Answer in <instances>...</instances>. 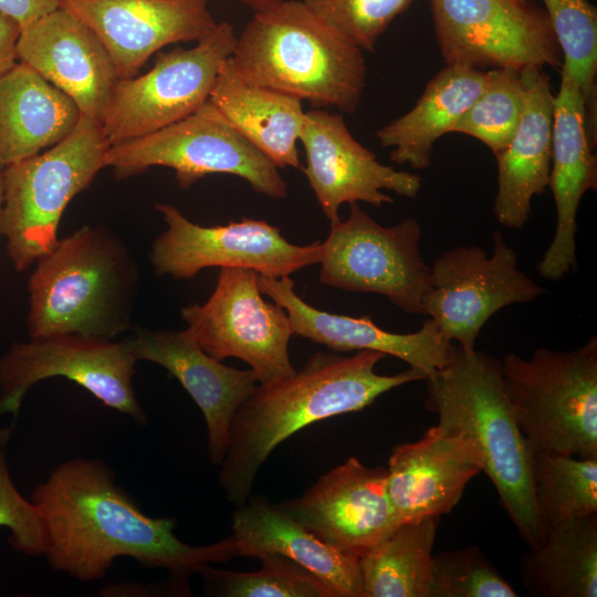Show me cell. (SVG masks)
<instances>
[{
    "mask_svg": "<svg viewBox=\"0 0 597 597\" xmlns=\"http://www.w3.org/2000/svg\"><path fill=\"white\" fill-rule=\"evenodd\" d=\"M31 501L42 520V555L53 569L80 580L102 578L116 558L132 557L187 582L206 565L238 556L233 536L203 546L181 542L175 520L146 515L100 460L60 464Z\"/></svg>",
    "mask_w": 597,
    "mask_h": 597,
    "instance_id": "6da1fadb",
    "label": "cell"
},
{
    "mask_svg": "<svg viewBox=\"0 0 597 597\" xmlns=\"http://www.w3.org/2000/svg\"><path fill=\"white\" fill-rule=\"evenodd\" d=\"M387 355L358 350L352 356L318 352L301 370L270 385H258L235 411L220 463L219 483L228 501L241 506L256 474L285 439L320 420L359 411L380 395L426 377L413 368L379 375Z\"/></svg>",
    "mask_w": 597,
    "mask_h": 597,
    "instance_id": "7a4b0ae2",
    "label": "cell"
},
{
    "mask_svg": "<svg viewBox=\"0 0 597 597\" xmlns=\"http://www.w3.org/2000/svg\"><path fill=\"white\" fill-rule=\"evenodd\" d=\"M426 380L425 407L439 423L471 439L522 540L530 548L541 546L545 533L535 505L533 454L506 396L501 362L452 343L448 362Z\"/></svg>",
    "mask_w": 597,
    "mask_h": 597,
    "instance_id": "3957f363",
    "label": "cell"
},
{
    "mask_svg": "<svg viewBox=\"0 0 597 597\" xmlns=\"http://www.w3.org/2000/svg\"><path fill=\"white\" fill-rule=\"evenodd\" d=\"M28 283L30 338L77 334L112 341L130 328L139 268L104 226H83L40 256Z\"/></svg>",
    "mask_w": 597,
    "mask_h": 597,
    "instance_id": "277c9868",
    "label": "cell"
},
{
    "mask_svg": "<svg viewBox=\"0 0 597 597\" xmlns=\"http://www.w3.org/2000/svg\"><path fill=\"white\" fill-rule=\"evenodd\" d=\"M362 51L302 1L282 0L254 12L229 60L250 83L354 113L366 80Z\"/></svg>",
    "mask_w": 597,
    "mask_h": 597,
    "instance_id": "5b68a950",
    "label": "cell"
},
{
    "mask_svg": "<svg viewBox=\"0 0 597 597\" xmlns=\"http://www.w3.org/2000/svg\"><path fill=\"white\" fill-rule=\"evenodd\" d=\"M506 396L532 454L597 458V338L569 352L541 347L501 363Z\"/></svg>",
    "mask_w": 597,
    "mask_h": 597,
    "instance_id": "8992f818",
    "label": "cell"
},
{
    "mask_svg": "<svg viewBox=\"0 0 597 597\" xmlns=\"http://www.w3.org/2000/svg\"><path fill=\"white\" fill-rule=\"evenodd\" d=\"M109 147L101 123L82 115L50 149L2 168V235L17 271L53 249L63 211L106 167Z\"/></svg>",
    "mask_w": 597,
    "mask_h": 597,
    "instance_id": "52a82bcc",
    "label": "cell"
},
{
    "mask_svg": "<svg viewBox=\"0 0 597 597\" xmlns=\"http://www.w3.org/2000/svg\"><path fill=\"white\" fill-rule=\"evenodd\" d=\"M106 167L117 179L154 166L175 170L181 188L212 174L233 175L271 199L287 195L279 168L207 101L189 116L148 135L111 145Z\"/></svg>",
    "mask_w": 597,
    "mask_h": 597,
    "instance_id": "ba28073f",
    "label": "cell"
},
{
    "mask_svg": "<svg viewBox=\"0 0 597 597\" xmlns=\"http://www.w3.org/2000/svg\"><path fill=\"white\" fill-rule=\"evenodd\" d=\"M421 227L413 218L384 227L358 205L344 221L331 223L321 243L320 282L352 292L377 293L410 314H425L430 266L419 249Z\"/></svg>",
    "mask_w": 597,
    "mask_h": 597,
    "instance_id": "9c48e42d",
    "label": "cell"
},
{
    "mask_svg": "<svg viewBox=\"0 0 597 597\" xmlns=\"http://www.w3.org/2000/svg\"><path fill=\"white\" fill-rule=\"evenodd\" d=\"M237 41L227 21L190 49L159 52L143 75L118 78L100 123L111 145L138 138L196 112L207 101Z\"/></svg>",
    "mask_w": 597,
    "mask_h": 597,
    "instance_id": "30bf717a",
    "label": "cell"
},
{
    "mask_svg": "<svg viewBox=\"0 0 597 597\" xmlns=\"http://www.w3.org/2000/svg\"><path fill=\"white\" fill-rule=\"evenodd\" d=\"M258 279L253 270L220 268L208 301L182 307L180 315L208 355L220 362L239 358L259 385H270L296 371L289 354L294 332L286 311L263 298Z\"/></svg>",
    "mask_w": 597,
    "mask_h": 597,
    "instance_id": "8fae6325",
    "label": "cell"
},
{
    "mask_svg": "<svg viewBox=\"0 0 597 597\" xmlns=\"http://www.w3.org/2000/svg\"><path fill=\"white\" fill-rule=\"evenodd\" d=\"M138 360L128 338L121 342L57 334L13 343L0 358V416H17L27 392L39 381L67 378L108 408L145 425L134 391Z\"/></svg>",
    "mask_w": 597,
    "mask_h": 597,
    "instance_id": "7c38bea8",
    "label": "cell"
},
{
    "mask_svg": "<svg viewBox=\"0 0 597 597\" xmlns=\"http://www.w3.org/2000/svg\"><path fill=\"white\" fill-rule=\"evenodd\" d=\"M167 230L151 244L154 272L190 280L202 269L242 268L269 277H283L316 263L321 242H289L280 228L264 220L242 218L226 226L203 227L190 221L175 206L157 203Z\"/></svg>",
    "mask_w": 597,
    "mask_h": 597,
    "instance_id": "4fadbf2b",
    "label": "cell"
},
{
    "mask_svg": "<svg viewBox=\"0 0 597 597\" xmlns=\"http://www.w3.org/2000/svg\"><path fill=\"white\" fill-rule=\"evenodd\" d=\"M447 65L475 70L562 66L546 13L512 0H431Z\"/></svg>",
    "mask_w": 597,
    "mask_h": 597,
    "instance_id": "5bb4252c",
    "label": "cell"
},
{
    "mask_svg": "<svg viewBox=\"0 0 597 597\" xmlns=\"http://www.w3.org/2000/svg\"><path fill=\"white\" fill-rule=\"evenodd\" d=\"M517 263L516 253L500 231L493 233L490 256L479 245L444 252L430 266L425 315L450 342L465 350L475 349L476 337L493 314L546 292Z\"/></svg>",
    "mask_w": 597,
    "mask_h": 597,
    "instance_id": "9a60e30c",
    "label": "cell"
},
{
    "mask_svg": "<svg viewBox=\"0 0 597 597\" xmlns=\"http://www.w3.org/2000/svg\"><path fill=\"white\" fill-rule=\"evenodd\" d=\"M279 506L325 543L358 558L400 524L388 493L387 468L366 467L355 457Z\"/></svg>",
    "mask_w": 597,
    "mask_h": 597,
    "instance_id": "2e32d148",
    "label": "cell"
},
{
    "mask_svg": "<svg viewBox=\"0 0 597 597\" xmlns=\"http://www.w3.org/2000/svg\"><path fill=\"white\" fill-rule=\"evenodd\" d=\"M300 143L306 159L302 171L329 223L339 220L344 203L363 201L381 207L394 202L384 190L415 198L421 188L419 175L379 163L354 138L338 114L305 112Z\"/></svg>",
    "mask_w": 597,
    "mask_h": 597,
    "instance_id": "e0dca14e",
    "label": "cell"
},
{
    "mask_svg": "<svg viewBox=\"0 0 597 597\" xmlns=\"http://www.w3.org/2000/svg\"><path fill=\"white\" fill-rule=\"evenodd\" d=\"M106 49L118 78L135 76L166 45L199 41L217 27L208 0H60Z\"/></svg>",
    "mask_w": 597,
    "mask_h": 597,
    "instance_id": "ac0fdd59",
    "label": "cell"
},
{
    "mask_svg": "<svg viewBox=\"0 0 597 597\" xmlns=\"http://www.w3.org/2000/svg\"><path fill=\"white\" fill-rule=\"evenodd\" d=\"M17 57L66 94L83 116L101 121L118 80L97 35L63 8L21 29Z\"/></svg>",
    "mask_w": 597,
    "mask_h": 597,
    "instance_id": "d6986e66",
    "label": "cell"
},
{
    "mask_svg": "<svg viewBox=\"0 0 597 597\" xmlns=\"http://www.w3.org/2000/svg\"><path fill=\"white\" fill-rule=\"evenodd\" d=\"M482 471L474 443L461 431L441 425L415 442L394 447L387 488L399 523L450 513L469 481Z\"/></svg>",
    "mask_w": 597,
    "mask_h": 597,
    "instance_id": "ffe728a7",
    "label": "cell"
},
{
    "mask_svg": "<svg viewBox=\"0 0 597 597\" xmlns=\"http://www.w3.org/2000/svg\"><path fill=\"white\" fill-rule=\"evenodd\" d=\"M128 341L137 360L163 366L197 404L207 425L210 462L220 465L232 418L259 384L253 370L229 367L211 357L188 328H138Z\"/></svg>",
    "mask_w": 597,
    "mask_h": 597,
    "instance_id": "44dd1931",
    "label": "cell"
},
{
    "mask_svg": "<svg viewBox=\"0 0 597 597\" xmlns=\"http://www.w3.org/2000/svg\"><path fill=\"white\" fill-rule=\"evenodd\" d=\"M591 147L582 90L574 77L562 71L559 91L554 98L548 181L556 207V229L536 265L543 279L559 281L577 269V210L583 196L597 188V160Z\"/></svg>",
    "mask_w": 597,
    "mask_h": 597,
    "instance_id": "7402d4cb",
    "label": "cell"
},
{
    "mask_svg": "<svg viewBox=\"0 0 597 597\" xmlns=\"http://www.w3.org/2000/svg\"><path fill=\"white\" fill-rule=\"evenodd\" d=\"M258 283L263 295L286 311L294 335L322 344L335 353L380 352L404 360L426 379L449 359L452 342L430 317L418 332L397 334L380 328L368 315L333 314L310 305L296 294L295 283L290 276L259 274Z\"/></svg>",
    "mask_w": 597,
    "mask_h": 597,
    "instance_id": "603a6c76",
    "label": "cell"
},
{
    "mask_svg": "<svg viewBox=\"0 0 597 597\" xmlns=\"http://www.w3.org/2000/svg\"><path fill=\"white\" fill-rule=\"evenodd\" d=\"M523 109L517 127L498 161V192L493 212L511 229H521L531 213L532 199L548 187L552 163L554 98L543 67L520 71Z\"/></svg>",
    "mask_w": 597,
    "mask_h": 597,
    "instance_id": "cb8c5ba5",
    "label": "cell"
},
{
    "mask_svg": "<svg viewBox=\"0 0 597 597\" xmlns=\"http://www.w3.org/2000/svg\"><path fill=\"white\" fill-rule=\"evenodd\" d=\"M232 530L238 556L276 553L311 572L334 597H364L359 558L325 543L263 494L238 506Z\"/></svg>",
    "mask_w": 597,
    "mask_h": 597,
    "instance_id": "d4e9b609",
    "label": "cell"
},
{
    "mask_svg": "<svg viewBox=\"0 0 597 597\" xmlns=\"http://www.w3.org/2000/svg\"><path fill=\"white\" fill-rule=\"evenodd\" d=\"M81 117L66 94L17 62L0 75V168L57 144Z\"/></svg>",
    "mask_w": 597,
    "mask_h": 597,
    "instance_id": "484cf974",
    "label": "cell"
},
{
    "mask_svg": "<svg viewBox=\"0 0 597 597\" xmlns=\"http://www.w3.org/2000/svg\"><path fill=\"white\" fill-rule=\"evenodd\" d=\"M209 101L277 168L303 169L297 149L305 122L301 100L245 81L228 59Z\"/></svg>",
    "mask_w": 597,
    "mask_h": 597,
    "instance_id": "4316f807",
    "label": "cell"
},
{
    "mask_svg": "<svg viewBox=\"0 0 597 597\" xmlns=\"http://www.w3.org/2000/svg\"><path fill=\"white\" fill-rule=\"evenodd\" d=\"M486 72L458 65H446L427 84L416 105L405 115L379 128L376 137L397 165L426 169L431 161L433 144L452 133L460 116L484 88Z\"/></svg>",
    "mask_w": 597,
    "mask_h": 597,
    "instance_id": "83f0119b",
    "label": "cell"
},
{
    "mask_svg": "<svg viewBox=\"0 0 597 597\" xmlns=\"http://www.w3.org/2000/svg\"><path fill=\"white\" fill-rule=\"evenodd\" d=\"M521 579L537 597L597 596V515L565 521L521 558Z\"/></svg>",
    "mask_w": 597,
    "mask_h": 597,
    "instance_id": "f1b7e54d",
    "label": "cell"
},
{
    "mask_svg": "<svg viewBox=\"0 0 597 597\" xmlns=\"http://www.w3.org/2000/svg\"><path fill=\"white\" fill-rule=\"evenodd\" d=\"M438 523L439 516L400 523L360 557L364 597H431Z\"/></svg>",
    "mask_w": 597,
    "mask_h": 597,
    "instance_id": "f546056e",
    "label": "cell"
},
{
    "mask_svg": "<svg viewBox=\"0 0 597 597\" xmlns=\"http://www.w3.org/2000/svg\"><path fill=\"white\" fill-rule=\"evenodd\" d=\"M533 482L545 534L565 521L597 513V458L536 453Z\"/></svg>",
    "mask_w": 597,
    "mask_h": 597,
    "instance_id": "4dcf8cb0",
    "label": "cell"
},
{
    "mask_svg": "<svg viewBox=\"0 0 597 597\" xmlns=\"http://www.w3.org/2000/svg\"><path fill=\"white\" fill-rule=\"evenodd\" d=\"M558 46L562 71L574 77L585 102L586 125L596 137L597 12L587 0H543Z\"/></svg>",
    "mask_w": 597,
    "mask_h": 597,
    "instance_id": "1f68e13d",
    "label": "cell"
},
{
    "mask_svg": "<svg viewBox=\"0 0 597 597\" xmlns=\"http://www.w3.org/2000/svg\"><path fill=\"white\" fill-rule=\"evenodd\" d=\"M261 567L254 572H233L202 567L198 574L203 593L220 597H334L316 576L294 561L264 552L256 556Z\"/></svg>",
    "mask_w": 597,
    "mask_h": 597,
    "instance_id": "d6a6232c",
    "label": "cell"
},
{
    "mask_svg": "<svg viewBox=\"0 0 597 597\" xmlns=\"http://www.w3.org/2000/svg\"><path fill=\"white\" fill-rule=\"evenodd\" d=\"M520 71L489 70L483 91L460 116L452 133L470 135L481 140L494 155L505 148L517 127L523 109Z\"/></svg>",
    "mask_w": 597,
    "mask_h": 597,
    "instance_id": "836d02e7",
    "label": "cell"
},
{
    "mask_svg": "<svg viewBox=\"0 0 597 597\" xmlns=\"http://www.w3.org/2000/svg\"><path fill=\"white\" fill-rule=\"evenodd\" d=\"M514 588L476 545L432 556L431 597H515Z\"/></svg>",
    "mask_w": 597,
    "mask_h": 597,
    "instance_id": "e575fe53",
    "label": "cell"
},
{
    "mask_svg": "<svg viewBox=\"0 0 597 597\" xmlns=\"http://www.w3.org/2000/svg\"><path fill=\"white\" fill-rule=\"evenodd\" d=\"M315 15L360 50H374L392 20L413 0H301Z\"/></svg>",
    "mask_w": 597,
    "mask_h": 597,
    "instance_id": "d590c367",
    "label": "cell"
},
{
    "mask_svg": "<svg viewBox=\"0 0 597 597\" xmlns=\"http://www.w3.org/2000/svg\"><path fill=\"white\" fill-rule=\"evenodd\" d=\"M6 447H0V527L10 532L11 547L28 556L43 554V525L32 501L15 488L9 472Z\"/></svg>",
    "mask_w": 597,
    "mask_h": 597,
    "instance_id": "8d00e7d4",
    "label": "cell"
},
{
    "mask_svg": "<svg viewBox=\"0 0 597 597\" xmlns=\"http://www.w3.org/2000/svg\"><path fill=\"white\" fill-rule=\"evenodd\" d=\"M60 8V0H0V13L10 17L21 29Z\"/></svg>",
    "mask_w": 597,
    "mask_h": 597,
    "instance_id": "74e56055",
    "label": "cell"
},
{
    "mask_svg": "<svg viewBox=\"0 0 597 597\" xmlns=\"http://www.w3.org/2000/svg\"><path fill=\"white\" fill-rule=\"evenodd\" d=\"M21 27L10 17L0 13V75L17 63V41Z\"/></svg>",
    "mask_w": 597,
    "mask_h": 597,
    "instance_id": "f35d334b",
    "label": "cell"
},
{
    "mask_svg": "<svg viewBox=\"0 0 597 597\" xmlns=\"http://www.w3.org/2000/svg\"><path fill=\"white\" fill-rule=\"evenodd\" d=\"M241 2L242 4L251 8L252 10L260 11L263 10L272 4H275L282 0H235Z\"/></svg>",
    "mask_w": 597,
    "mask_h": 597,
    "instance_id": "ab89813d",
    "label": "cell"
},
{
    "mask_svg": "<svg viewBox=\"0 0 597 597\" xmlns=\"http://www.w3.org/2000/svg\"><path fill=\"white\" fill-rule=\"evenodd\" d=\"M12 436L11 428L0 429V447H6Z\"/></svg>",
    "mask_w": 597,
    "mask_h": 597,
    "instance_id": "60d3db41",
    "label": "cell"
},
{
    "mask_svg": "<svg viewBox=\"0 0 597 597\" xmlns=\"http://www.w3.org/2000/svg\"><path fill=\"white\" fill-rule=\"evenodd\" d=\"M3 184L2 168H0V237L2 235Z\"/></svg>",
    "mask_w": 597,
    "mask_h": 597,
    "instance_id": "b9f144b4",
    "label": "cell"
},
{
    "mask_svg": "<svg viewBox=\"0 0 597 597\" xmlns=\"http://www.w3.org/2000/svg\"><path fill=\"white\" fill-rule=\"evenodd\" d=\"M512 1H515V2H519V3H525V2H527V0H512Z\"/></svg>",
    "mask_w": 597,
    "mask_h": 597,
    "instance_id": "7bdbcfd3",
    "label": "cell"
}]
</instances>
